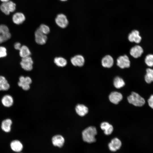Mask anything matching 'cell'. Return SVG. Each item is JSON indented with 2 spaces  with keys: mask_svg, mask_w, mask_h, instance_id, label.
<instances>
[{
  "mask_svg": "<svg viewBox=\"0 0 153 153\" xmlns=\"http://www.w3.org/2000/svg\"><path fill=\"white\" fill-rule=\"evenodd\" d=\"M19 81L18 85L22 88L25 90H27L30 88V84L32 82L31 78L28 76L24 77L23 76H20L19 78Z\"/></svg>",
  "mask_w": 153,
  "mask_h": 153,
  "instance_id": "obj_9",
  "label": "cell"
},
{
  "mask_svg": "<svg viewBox=\"0 0 153 153\" xmlns=\"http://www.w3.org/2000/svg\"><path fill=\"white\" fill-rule=\"evenodd\" d=\"M113 84L115 88L119 89L123 87L125 85V83L122 78L117 76L114 79Z\"/></svg>",
  "mask_w": 153,
  "mask_h": 153,
  "instance_id": "obj_25",
  "label": "cell"
},
{
  "mask_svg": "<svg viewBox=\"0 0 153 153\" xmlns=\"http://www.w3.org/2000/svg\"><path fill=\"white\" fill-rule=\"evenodd\" d=\"M7 82V81L4 76H0V84L2 85Z\"/></svg>",
  "mask_w": 153,
  "mask_h": 153,
  "instance_id": "obj_31",
  "label": "cell"
},
{
  "mask_svg": "<svg viewBox=\"0 0 153 153\" xmlns=\"http://www.w3.org/2000/svg\"><path fill=\"white\" fill-rule=\"evenodd\" d=\"M145 82L148 84L153 82V69L150 68L146 70V74L144 76Z\"/></svg>",
  "mask_w": 153,
  "mask_h": 153,
  "instance_id": "obj_23",
  "label": "cell"
},
{
  "mask_svg": "<svg viewBox=\"0 0 153 153\" xmlns=\"http://www.w3.org/2000/svg\"><path fill=\"white\" fill-rule=\"evenodd\" d=\"M8 27L5 25H0V44L8 40L11 37Z\"/></svg>",
  "mask_w": 153,
  "mask_h": 153,
  "instance_id": "obj_4",
  "label": "cell"
},
{
  "mask_svg": "<svg viewBox=\"0 0 153 153\" xmlns=\"http://www.w3.org/2000/svg\"><path fill=\"white\" fill-rule=\"evenodd\" d=\"M25 19L24 14L20 12L15 13L12 17V20L13 22L18 25L22 23L25 20Z\"/></svg>",
  "mask_w": 153,
  "mask_h": 153,
  "instance_id": "obj_16",
  "label": "cell"
},
{
  "mask_svg": "<svg viewBox=\"0 0 153 153\" xmlns=\"http://www.w3.org/2000/svg\"><path fill=\"white\" fill-rule=\"evenodd\" d=\"M35 40L36 42L40 45L45 44L47 40V37L46 35L43 33L38 28L35 33Z\"/></svg>",
  "mask_w": 153,
  "mask_h": 153,
  "instance_id": "obj_7",
  "label": "cell"
},
{
  "mask_svg": "<svg viewBox=\"0 0 153 153\" xmlns=\"http://www.w3.org/2000/svg\"><path fill=\"white\" fill-rule=\"evenodd\" d=\"M33 63V61L30 56L22 58L20 63L22 67L26 71H30L32 70Z\"/></svg>",
  "mask_w": 153,
  "mask_h": 153,
  "instance_id": "obj_8",
  "label": "cell"
},
{
  "mask_svg": "<svg viewBox=\"0 0 153 153\" xmlns=\"http://www.w3.org/2000/svg\"><path fill=\"white\" fill-rule=\"evenodd\" d=\"M96 128L93 126L88 127L84 129L82 133L83 141L87 143H92L96 141L95 136L97 134Z\"/></svg>",
  "mask_w": 153,
  "mask_h": 153,
  "instance_id": "obj_1",
  "label": "cell"
},
{
  "mask_svg": "<svg viewBox=\"0 0 153 153\" xmlns=\"http://www.w3.org/2000/svg\"><path fill=\"white\" fill-rule=\"evenodd\" d=\"M12 124V121L10 119L8 118L4 120L1 124V128L5 132H9L11 130Z\"/></svg>",
  "mask_w": 153,
  "mask_h": 153,
  "instance_id": "obj_20",
  "label": "cell"
},
{
  "mask_svg": "<svg viewBox=\"0 0 153 153\" xmlns=\"http://www.w3.org/2000/svg\"><path fill=\"white\" fill-rule=\"evenodd\" d=\"M114 60L113 58L109 55L105 56L102 59L101 64L103 67L109 68L111 67L113 65Z\"/></svg>",
  "mask_w": 153,
  "mask_h": 153,
  "instance_id": "obj_15",
  "label": "cell"
},
{
  "mask_svg": "<svg viewBox=\"0 0 153 153\" xmlns=\"http://www.w3.org/2000/svg\"><path fill=\"white\" fill-rule=\"evenodd\" d=\"M1 101L2 104L5 107H10L13 105L14 101L11 95H6L2 97Z\"/></svg>",
  "mask_w": 153,
  "mask_h": 153,
  "instance_id": "obj_21",
  "label": "cell"
},
{
  "mask_svg": "<svg viewBox=\"0 0 153 153\" xmlns=\"http://www.w3.org/2000/svg\"><path fill=\"white\" fill-rule=\"evenodd\" d=\"M128 39L131 42H134L136 43H140L142 38L140 35L139 32L137 30H133L128 35Z\"/></svg>",
  "mask_w": 153,
  "mask_h": 153,
  "instance_id": "obj_11",
  "label": "cell"
},
{
  "mask_svg": "<svg viewBox=\"0 0 153 153\" xmlns=\"http://www.w3.org/2000/svg\"><path fill=\"white\" fill-rule=\"evenodd\" d=\"M128 100L129 103L137 107H142L145 103L144 99L135 92L131 93L128 97Z\"/></svg>",
  "mask_w": 153,
  "mask_h": 153,
  "instance_id": "obj_2",
  "label": "cell"
},
{
  "mask_svg": "<svg viewBox=\"0 0 153 153\" xmlns=\"http://www.w3.org/2000/svg\"><path fill=\"white\" fill-rule=\"evenodd\" d=\"M122 95L121 93L117 92H113L109 95V98L112 103L117 104L122 99Z\"/></svg>",
  "mask_w": 153,
  "mask_h": 153,
  "instance_id": "obj_14",
  "label": "cell"
},
{
  "mask_svg": "<svg viewBox=\"0 0 153 153\" xmlns=\"http://www.w3.org/2000/svg\"><path fill=\"white\" fill-rule=\"evenodd\" d=\"M7 55L6 48L3 46H0V58L5 57Z\"/></svg>",
  "mask_w": 153,
  "mask_h": 153,
  "instance_id": "obj_29",
  "label": "cell"
},
{
  "mask_svg": "<svg viewBox=\"0 0 153 153\" xmlns=\"http://www.w3.org/2000/svg\"><path fill=\"white\" fill-rule=\"evenodd\" d=\"M0 0L2 2V3L7 2L9 1V0Z\"/></svg>",
  "mask_w": 153,
  "mask_h": 153,
  "instance_id": "obj_33",
  "label": "cell"
},
{
  "mask_svg": "<svg viewBox=\"0 0 153 153\" xmlns=\"http://www.w3.org/2000/svg\"><path fill=\"white\" fill-rule=\"evenodd\" d=\"M117 65L122 69L129 67L130 62L128 57L126 55L118 57L117 60Z\"/></svg>",
  "mask_w": 153,
  "mask_h": 153,
  "instance_id": "obj_5",
  "label": "cell"
},
{
  "mask_svg": "<svg viewBox=\"0 0 153 153\" xmlns=\"http://www.w3.org/2000/svg\"><path fill=\"white\" fill-rule=\"evenodd\" d=\"M10 146L14 151L19 152L21 151L23 148V145L19 140H14L12 141L10 144Z\"/></svg>",
  "mask_w": 153,
  "mask_h": 153,
  "instance_id": "obj_18",
  "label": "cell"
},
{
  "mask_svg": "<svg viewBox=\"0 0 153 153\" xmlns=\"http://www.w3.org/2000/svg\"><path fill=\"white\" fill-rule=\"evenodd\" d=\"M55 63L58 66L63 67L65 66L67 62L66 60L61 57H56L54 59Z\"/></svg>",
  "mask_w": 153,
  "mask_h": 153,
  "instance_id": "obj_26",
  "label": "cell"
},
{
  "mask_svg": "<svg viewBox=\"0 0 153 153\" xmlns=\"http://www.w3.org/2000/svg\"><path fill=\"white\" fill-rule=\"evenodd\" d=\"M39 28L43 33L46 35L49 33L50 32L49 27L44 24L41 25Z\"/></svg>",
  "mask_w": 153,
  "mask_h": 153,
  "instance_id": "obj_28",
  "label": "cell"
},
{
  "mask_svg": "<svg viewBox=\"0 0 153 153\" xmlns=\"http://www.w3.org/2000/svg\"><path fill=\"white\" fill-rule=\"evenodd\" d=\"M64 142V138L60 135H55L52 139V142L53 145L59 147H61L63 146Z\"/></svg>",
  "mask_w": 153,
  "mask_h": 153,
  "instance_id": "obj_17",
  "label": "cell"
},
{
  "mask_svg": "<svg viewBox=\"0 0 153 153\" xmlns=\"http://www.w3.org/2000/svg\"><path fill=\"white\" fill-rule=\"evenodd\" d=\"M143 52L142 48L139 45H135L132 47L130 51V55L135 58L140 57Z\"/></svg>",
  "mask_w": 153,
  "mask_h": 153,
  "instance_id": "obj_12",
  "label": "cell"
},
{
  "mask_svg": "<svg viewBox=\"0 0 153 153\" xmlns=\"http://www.w3.org/2000/svg\"><path fill=\"white\" fill-rule=\"evenodd\" d=\"M100 127L102 129L104 130V133L107 135L111 134L113 130L112 126L107 122L101 123Z\"/></svg>",
  "mask_w": 153,
  "mask_h": 153,
  "instance_id": "obj_19",
  "label": "cell"
},
{
  "mask_svg": "<svg viewBox=\"0 0 153 153\" xmlns=\"http://www.w3.org/2000/svg\"><path fill=\"white\" fill-rule=\"evenodd\" d=\"M149 106L153 109V94L151 95L148 100Z\"/></svg>",
  "mask_w": 153,
  "mask_h": 153,
  "instance_id": "obj_30",
  "label": "cell"
},
{
  "mask_svg": "<svg viewBox=\"0 0 153 153\" xmlns=\"http://www.w3.org/2000/svg\"><path fill=\"white\" fill-rule=\"evenodd\" d=\"M71 61L72 64L74 66L82 67L84 64L85 60L82 56L78 55L72 58Z\"/></svg>",
  "mask_w": 153,
  "mask_h": 153,
  "instance_id": "obj_13",
  "label": "cell"
},
{
  "mask_svg": "<svg viewBox=\"0 0 153 153\" xmlns=\"http://www.w3.org/2000/svg\"><path fill=\"white\" fill-rule=\"evenodd\" d=\"M55 21L57 25L62 28L66 27L69 23L66 16L62 14H58L55 18Z\"/></svg>",
  "mask_w": 153,
  "mask_h": 153,
  "instance_id": "obj_6",
  "label": "cell"
},
{
  "mask_svg": "<svg viewBox=\"0 0 153 153\" xmlns=\"http://www.w3.org/2000/svg\"><path fill=\"white\" fill-rule=\"evenodd\" d=\"M121 146V141L117 138L113 139L108 144L109 149L112 152H115L119 150Z\"/></svg>",
  "mask_w": 153,
  "mask_h": 153,
  "instance_id": "obj_10",
  "label": "cell"
},
{
  "mask_svg": "<svg viewBox=\"0 0 153 153\" xmlns=\"http://www.w3.org/2000/svg\"><path fill=\"white\" fill-rule=\"evenodd\" d=\"M77 113L79 116H85L88 112V108L82 104H78L75 107Z\"/></svg>",
  "mask_w": 153,
  "mask_h": 153,
  "instance_id": "obj_22",
  "label": "cell"
},
{
  "mask_svg": "<svg viewBox=\"0 0 153 153\" xmlns=\"http://www.w3.org/2000/svg\"><path fill=\"white\" fill-rule=\"evenodd\" d=\"M144 61L146 64L149 67L153 66V54H149L146 56Z\"/></svg>",
  "mask_w": 153,
  "mask_h": 153,
  "instance_id": "obj_27",
  "label": "cell"
},
{
  "mask_svg": "<svg viewBox=\"0 0 153 153\" xmlns=\"http://www.w3.org/2000/svg\"><path fill=\"white\" fill-rule=\"evenodd\" d=\"M19 50L20 55L22 58L29 56L31 54L29 49L25 45L21 46Z\"/></svg>",
  "mask_w": 153,
  "mask_h": 153,
  "instance_id": "obj_24",
  "label": "cell"
},
{
  "mask_svg": "<svg viewBox=\"0 0 153 153\" xmlns=\"http://www.w3.org/2000/svg\"><path fill=\"white\" fill-rule=\"evenodd\" d=\"M16 8V5L13 2L8 1L3 2L0 5V9L2 12L7 15L14 11Z\"/></svg>",
  "mask_w": 153,
  "mask_h": 153,
  "instance_id": "obj_3",
  "label": "cell"
},
{
  "mask_svg": "<svg viewBox=\"0 0 153 153\" xmlns=\"http://www.w3.org/2000/svg\"><path fill=\"white\" fill-rule=\"evenodd\" d=\"M21 47V44L19 42H16L14 44V48L16 49L17 50H19Z\"/></svg>",
  "mask_w": 153,
  "mask_h": 153,
  "instance_id": "obj_32",
  "label": "cell"
},
{
  "mask_svg": "<svg viewBox=\"0 0 153 153\" xmlns=\"http://www.w3.org/2000/svg\"><path fill=\"white\" fill-rule=\"evenodd\" d=\"M60 0L61 1H67V0Z\"/></svg>",
  "mask_w": 153,
  "mask_h": 153,
  "instance_id": "obj_34",
  "label": "cell"
}]
</instances>
